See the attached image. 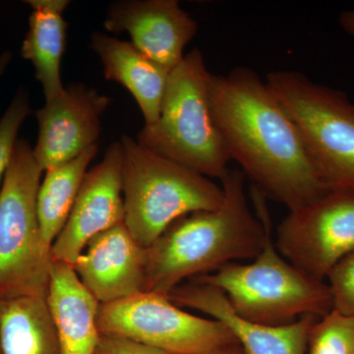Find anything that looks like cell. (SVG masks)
Segmentation results:
<instances>
[{
  "label": "cell",
  "instance_id": "1",
  "mask_svg": "<svg viewBox=\"0 0 354 354\" xmlns=\"http://www.w3.org/2000/svg\"><path fill=\"white\" fill-rule=\"evenodd\" d=\"M209 104L230 158L264 196L293 211L329 191L295 123L254 70L212 74Z\"/></svg>",
  "mask_w": 354,
  "mask_h": 354
},
{
  "label": "cell",
  "instance_id": "2",
  "mask_svg": "<svg viewBox=\"0 0 354 354\" xmlns=\"http://www.w3.org/2000/svg\"><path fill=\"white\" fill-rule=\"evenodd\" d=\"M245 177L241 169H230L221 180L223 201L218 209L178 218L146 248L144 291L167 297L185 279L259 255L265 227L249 208Z\"/></svg>",
  "mask_w": 354,
  "mask_h": 354
},
{
  "label": "cell",
  "instance_id": "3",
  "mask_svg": "<svg viewBox=\"0 0 354 354\" xmlns=\"http://www.w3.org/2000/svg\"><path fill=\"white\" fill-rule=\"evenodd\" d=\"M254 193L266 232L259 255L249 264L232 263L192 279L218 288L239 316L262 325L281 327L304 316L327 315L334 310L329 285L300 271L279 252L263 194L256 188Z\"/></svg>",
  "mask_w": 354,
  "mask_h": 354
},
{
  "label": "cell",
  "instance_id": "4",
  "mask_svg": "<svg viewBox=\"0 0 354 354\" xmlns=\"http://www.w3.org/2000/svg\"><path fill=\"white\" fill-rule=\"evenodd\" d=\"M209 73L194 48L169 73L160 116L137 135L139 145L209 178L227 174L230 153L209 104Z\"/></svg>",
  "mask_w": 354,
  "mask_h": 354
},
{
  "label": "cell",
  "instance_id": "5",
  "mask_svg": "<svg viewBox=\"0 0 354 354\" xmlns=\"http://www.w3.org/2000/svg\"><path fill=\"white\" fill-rule=\"evenodd\" d=\"M120 143L124 223L144 248L178 218L221 206L223 187L209 177L144 148L127 135Z\"/></svg>",
  "mask_w": 354,
  "mask_h": 354
},
{
  "label": "cell",
  "instance_id": "6",
  "mask_svg": "<svg viewBox=\"0 0 354 354\" xmlns=\"http://www.w3.org/2000/svg\"><path fill=\"white\" fill-rule=\"evenodd\" d=\"M41 174L30 144L18 139L0 190V301L48 293L53 256L37 211Z\"/></svg>",
  "mask_w": 354,
  "mask_h": 354
},
{
  "label": "cell",
  "instance_id": "7",
  "mask_svg": "<svg viewBox=\"0 0 354 354\" xmlns=\"http://www.w3.org/2000/svg\"><path fill=\"white\" fill-rule=\"evenodd\" d=\"M266 83L297 131L314 169L329 190H354V102L304 74L279 70Z\"/></svg>",
  "mask_w": 354,
  "mask_h": 354
},
{
  "label": "cell",
  "instance_id": "8",
  "mask_svg": "<svg viewBox=\"0 0 354 354\" xmlns=\"http://www.w3.org/2000/svg\"><path fill=\"white\" fill-rule=\"evenodd\" d=\"M100 334L124 337L167 354L243 353L220 321L183 311L165 295L143 291L100 305Z\"/></svg>",
  "mask_w": 354,
  "mask_h": 354
},
{
  "label": "cell",
  "instance_id": "9",
  "mask_svg": "<svg viewBox=\"0 0 354 354\" xmlns=\"http://www.w3.org/2000/svg\"><path fill=\"white\" fill-rule=\"evenodd\" d=\"M274 241L300 271L327 281L335 266L354 249V190H329L290 211L277 227Z\"/></svg>",
  "mask_w": 354,
  "mask_h": 354
},
{
  "label": "cell",
  "instance_id": "10",
  "mask_svg": "<svg viewBox=\"0 0 354 354\" xmlns=\"http://www.w3.org/2000/svg\"><path fill=\"white\" fill-rule=\"evenodd\" d=\"M122 146L114 142L87 171L66 225L51 245L53 260L75 265L95 235L124 223Z\"/></svg>",
  "mask_w": 354,
  "mask_h": 354
},
{
  "label": "cell",
  "instance_id": "11",
  "mask_svg": "<svg viewBox=\"0 0 354 354\" xmlns=\"http://www.w3.org/2000/svg\"><path fill=\"white\" fill-rule=\"evenodd\" d=\"M111 102V97L94 88L72 83L62 95L46 102L36 111L39 132L32 153L43 171L65 164L97 145L101 118Z\"/></svg>",
  "mask_w": 354,
  "mask_h": 354
},
{
  "label": "cell",
  "instance_id": "12",
  "mask_svg": "<svg viewBox=\"0 0 354 354\" xmlns=\"http://www.w3.org/2000/svg\"><path fill=\"white\" fill-rule=\"evenodd\" d=\"M104 27L127 32L135 48L172 71L183 62L184 48L196 36V21L177 0H121L109 6Z\"/></svg>",
  "mask_w": 354,
  "mask_h": 354
},
{
  "label": "cell",
  "instance_id": "13",
  "mask_svg": "<svg viewBox=\"0 0 354 354\" xmlns=\"http://www.w3.org/2000/svg\"><path fill=\"white\" fill-rule=\"evenodd\" d=\"M167 298L178 307L197 310L220 321L234 335L244 354H307L310 332L318 319L304 316L281 327L252 322L234 311L223 291L196 279L177 286Z\"/></svg>",
  "mask_w": 354,
  "mask_h": 354
},
{
  "label": "cell",
  "instance_id": "14",
  "mask_svg": "<svg viewBox=\"0 0 354 354\" xmlns=\"http://www.w3.org/2000/svg\"><path fill=\"white\" fill-rule=\"evenodd\" d=\"M147 249L125 223L93 237L74 269L84 286L101 304L145 290Z\"/></svg>",
  "mask_w": 354,
  "mask_h": 354
},
{
  "label": "cell",
  "instance_id": "15",
  "mask_svg": "<svg viewBox=\"0 0 354 354\" xmlns=\"http://www.w3.org/2000/svg\"><path fill=\"white\" fill-rule=\"evenodd\" d=\"M46 304L62 354H94L100 334V304L84 286L73 266L53 260Z\"/></svg>",
  "mask_w": 354,
  "mask_h": 354
},
{
  "label": "cell",
  "instance_id": "16",
  "mask_svg": "<svg viewBox=\"0 0 354 354\" xmlns=\"http://www.w3.org/2000/svg\"><path fill=\"white\" fill-rule=\"evenodd\" d=\"M90 48L100 57L106 80L120 83L136 100L145 124L160 116L171 71L153 62L134 44L104 32L91 36Z\"/></svg>",
  "mask_w": 354,
  "mask_h": 354
},
{
  "label": "cell",
  "instance_id": "17",
  "mask_svg": "<svg viewBox=\"0 0 354 354\" xmlns=\"http://www.w3.org/2000/svg\"><path fill=\"white\" fill-rule=\"evenodd\" d=\"M32 7L29 30L23 41L21 55L30 60L35 76L43 87L46 102L64 92L62 81V57L66 46L68 24L64 18L68 0H29Z\"/></svg>",
  "mask_w": 354,
  "mask_h": 354
},
{
  "label": "cell",
  "instance_id": "18",
  "mask_svg": "<svg viewBox=\"0 0 354 354\" xmlns=\"http://www.w3.org/2000/svg\"><path fill=\"white\" fill-rule=\"evenodd\" d=\"M0 348L2 354H62L46 298L0 301Z\"/></svg>",
  "mask_w": 354,
  "mask_h": 354
},
{
  "label": "cell",
  "instance_id": "19",
  "mask_svg": "<svg viewBox=\"0 0 354 354\" xmlns=\"http://www.w3.org/2000/svg\"><path fill=\"white\" fill-rule=\"evenodd\" d=\"M99 146L87 149L78 157L46 171L37 196V211L44 239L53 245L66 225L87 169Z\"/></svg>",
  "mask_w": 354,
  "mask_h": 354
},
{
  "label": "cell",
  "instance_id": "20",
  "mask_svg": "<svg viewBox=\"0 0 354 354\" xmlns=\"http://www.w3.org/2000/svg\"><path fill=\"white\" fill-rule=\"evenodd\" d=\"M307 354H354V315L333 310L317 319L310 332Z\"/></svg>",
  "mask_w": 354,
  "mask_h": 354
},
{
  "label": "cell",
  "instance_id": "21",
  "mask_svg": "<svg viewBox=\"0 0 354 354\" xmlns=\"http://www.w3.org/2000/svg\"><path fill=\"white\" fill-rule=\"evenodd\" d=\"M31 113L29 94L20 88L0 118V180L10 162L20 128Z\"/></svg>",
  "mask_w": 354,
  "mask_h": 354
},
{
  "label": "cell",
  "instance_id": "22",
  "mask_svg": "<svg viewBox=\"0 0 354 354\" xmlns=\"http://www.w3.org/2000/svg\"><path fill=\"white\" fill-rule=\"evenodd\" d=\"M327 281L335 311L354 315V249L335 266Z\"/></svg>",
  "mask_w": 354,
  "mask_h": 354
},
{
  "label": "cell",
  "instance_id": "23",
  "mask_svg": "<svg viewBox=\"0 0 354 354\" xmlns=\"http://www.w3.org/2000/svg\"><path fill=\"white\" fill-rule=\"evenodd\" d=\"M94 354H167L124 337L101 335Z\"/></svg>",
  "mask_w": 354,
  "mask_h": 354
},
{
  "label": "cell",
  "instance_id": "24",
  "mask_svg": "<svg viewBox=\"0 0 354 354\" xmlns=\"http://www.w3.org/2000/svg\"><path fill=\"white\" fill-rule=\"evenodd\" d=\"M337 21L342 29L354 38V9L342 11Z\"/></svg>",
  "mask_w": 354,
  "mask_h": 354
},
{
  "label": "cell",
  "instance_id": "25",
  "mask_svg": "<svg viewBox=\"0 0 354 354\" xmlns=\"http://www.w3.org/2000/svg\"><path fill=\"white\" fill-rule=\"evenodd\" d=\"M11 59H12V53L10 51L6 50L0 55V78L3 75L8 65L10 64Z\"/></svg>",
  "mask_w": 354,
  "mask_h": 354
},
{
  "label": "cell",
  "instance_id": "26",
  "mask_svg": "<svg viewBox=\"0 0 354 354\" xmlns=\"http://www.w3.org/2000/svg\"><path fill=\"white\" fill-rule=\"evenodd\" d=\"M221 354H244L243 353H221Z\"/></svg>",
  "mask_w": 354,
  "mask_h": 354
},
{
  "label": "cell",
  "instance_id": "27",
  "mask_svg": "<svg viewBox=\"0 0 354 354\" xmlns=\"http://www.w3.org/2000/svg\"><path fill=\"white\" fill-rule=\"evenodd\" d=\"M0 354H2L1 348H0Z\"/></svg>",
  "mask_w": 354,
  "mask_h": 354
}]
</instances>
